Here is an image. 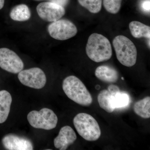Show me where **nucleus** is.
Returning a JSON list of instances; mask_svg holds the SVG:
<instances>
[{
  "mask_svg": "<svg viewBox=\"0 0 150 150\" xmlns=\"http://www.w3.org/2000/svg\"><path fill=\"white\" fill-rule=\"evenodd\" d=\"M10 16L15 21H25L30 18L31 13L27 5L20 4L16 6L12 9Z\"/></svg>",
  "mask_w": 150,
  "mask_h": 150,
  "instance_id": "nucleus-15",
  "label": "nucleus"
},
{
  "mask_svg": "<svg viewBox=\"0 0 150 150\" xmlns=\"http://www.w3.org/2000/svg\"><path fill=\"white\" fill-rule=\"evenodd\" d=\"M48 30L51 37L60 40L71 38L75 36L78 32L76 25L67 19H59L53 22L48 25Z\"/></svg>",
  "mask_w": 150,
  "mask_h": 150,
  "instance_id": "nucleus-6",
  "label": "nucleus"
},
{
  "mask_svg": "<svg viewBox=\"0 0 150 150\" xmlns=\"http://www.w3.org/2000/svg\"><path fill=\"white\" fill-rule=\"evenodd\" d=\"M0 67L8 72L16 74L23 69L24 64L15 52L2 48H0Z\"/></svg>",
  "mask_w": 150,
  "mask_h": 150,
  "instance_id": "nucleus-8",
  "label": "nucleus"
},
{
  "mask_svg": "<svg viewBox=\"0 0 150 150\" xmlns=\"http://www.w3.org/2000/svg\"><path fill=\"white\" fill-rule=\"evenodd\" d=\"M27 120L33 128L46 130L56 128L58 121L56 114L48 108H42L39 111H30L28 114Z\"/></svg>",
  "mask_w": 150,
  "mask_h": 150,
  "instance_id": "nucleus-5",
  "label": "nucleus"
},
{
  "mask_svg": "<svg viewBox=\"0 0 150 150\" xmlns=\"http://www.w3.org/2000/svg\"><path fill=\"white\" fill-rule=\"evenodd\" d=\"M36 10L40 18L48 22L56 21L65 14L64 7L51 2L40 3L37 6Z\"/></svg>",
  "mask_w": 150,
  "mask_h": 150,
  "instance_id": "nucleus-9",
  "label": "nucleus"
},
{
  "mask_svg": "<svg viewBox=\"0 0 150 150\" xmlns=\"http://www.w3.org/2000/svg\"><path fill=\"white\" fill-rule=\"evenodd\" d=\"M131 34L135 38L144 37L150 39V27L140 22L133 21L129 25Z\"/></svg>",
  "mask_w": 150,
  "mask_h": 150,
  "instance_id": "nucleus-14",
  "label": "nucleus"
},
{
  "mask_svg": "<svg viewBox=\"0 0 150 150\" xmlns=\"http://www.w3.org/2000/svg\"><path fill=\"white\" fill-rule=\"evenodd\" d=\"M18 77L23 85L36 89L43 88L46 82L45 73L39 68L22 70L19 73Z\"/></svg>",
  "mask_w": 150,
  "mask_h": 150,
  "instance_id": "nucleus-7",
  "label": "nucleus"
},
{
  "mask_svg": "<svg viewBox=\"0 0 150 150\" xmlns=\"http://www.w3.org/2000/svg\"><path fill=\"white\" fill-rule=\"evenodd\" d=\"M108 90L110 92V93L112 94L115 93L117 92L120 91V89L118 86L115 85H110L109 86L108 88Z\"/></svg>",
  "mask_w": 150,
  "mask_h": 150,
  "instance_id": "nucleus-23",
  "label": "nucleus"
},
{
  "mask_svg": "<svg viewBox=\"0 0 150 150\" xmlns=\"http://www.w3.org/2000/svg\"><path fill=\"white\" fill-rule=\"evenodd\" d=\"M95 74L98 79L106 83L116 82L119 77L118 71L115 69L107 65L97 67Z\"/></svg>",
  "mask_w": 150,
  "mask_h": 150,
  "instance_id": "nucleus-12",
  "label": "nucleus"
},
{
  "mask_svg": "<svg viewBox=\"0 0 150 150\" xmlns=\"http://www.w3.org/2000/svg\"><path fill=\"white\" fill-rule=\"evenodd\" d=\"M4 3L5 0H0V10L4 7Z\"/></svg>",
  "mask_w": 150,
  "mask_h": 150,
  "instance_id": "nucleus-24",
  "label": "nucleus"
},
{
  "mask_svg": "<svg viewBox=\"0 0 150 150\" xmlns=\"http://www.w3.org/2000/svg\"><path fill=\"white\" fill-rule=\"evenodd\" d=\"M86 50L88 58L97 63L107 61L112 56L110 41L107 38L98 33H93L89 37Z\"/></svg>",
  "mask_w": 150,
  "mask_h": 150,
  "instance_id": "nucleus-1",
  "label": "nucleus"
},
{
  "mask_svg": "<svg viewBox=\"0 0 150 150\" xmlns=\"http://www.w3.org/2000/svg\"><path fill=\"white\" fill-rule=\"evenodd\" d=\"M122 0H103L105 8L108 12L112 14L118 13L121 8Z\"/></svg>",
  "mask_w": 150,
  "mask_h": 150,
  "instance_id": "nucleus-20",
  "label": "nucleus"
},
{
  "mask_svg": "<svg viewBox=\"0 0 150 150\" xmlns=\"http://www.w3.org/2000/svg\"><path fill=\"white\" fill-rule=\"evenodd\" d=\"M122 79L123 80H124V78H123V77H122Z\"/></svg>",
  "mask_w": 150,
  "mask_h": 150,
  "instance_id": "nucleus-25",
  "label": "nucleus"
},
{
  "mask_svg": "<svg viewBox=\"0 0 150 150\" xmlns=\"http://www.w3.org/2000/svg\"><path fill=\"white\" fill-rule=\"evenodd\" d=\"M73 122L78 134L85 140L93 142L100 137L101 130L99 125L91 115L81 112L76 115Z\"/></svg>",
  "mask_w": 150,
  "mask_h": 150,
  "instance_id": "nucleus-3",
  "label": "nucleus"
},
{
  "mask_svg": "<svg viewBox=\"0 0 150 150\" xmlns=\"http://www.w3.org/2000/svg\"><path fill=\"white\" fill-rule=\"evenodd\" d=\"M150 0H144L141 4V8L142 11L146 13H149L150 11Z\"/></svg>",
  "mask_w": 150,
  "mask_h": 150,
  "instance_id": "nucleus-21",
  "label": "nucleus"
},
{
  "mask_svg": "<svg viewBox=\"0 0 150 150\" xmlns=\"http://www.w3.org/2000/svg\"><path fill=\"white\" fill-rule=\"evenodd\" d=\"M62 88L69 99L83 106H89L93 102L91 94L85 85L77 77L70 76L63 81Z\"/></svg>",
  "mask_w": 150,
  "mask_h": 150,
  "instance_id": "nucleus-2",
  "label": "nucleus"
},
{
  "mask_svg": "<svg viewBox=\"0 0 150 150\" xmlns=\"http://www.w3.org/2000/svg\"><path fill=\"white\" fill-rule=\"evenodd\" d=\"M78 2L91 13H98L102 7V0H78Z\"/></svg>",
  "mask_w": 150,
  "mask_h": 150,
  "instance_id": "nucleus-19",
  "label": "nucleus"
},
{
  "mask_svg": "<svg viewBox=\"0 0 150 150\" xmlns=\"http://www.w3.org/2000/svg\"><path fill=\"white\" fill-rule=\"evenodd\" d=\"M117 59L126 67H132L136 64L137 51L133 42L128 38L122 35L116 36L112 41Z\"/></svg>",
  "mask_w": 150,
  "mask_h": 150,
  "instance_id": "nucleus-4",
  "label": "nucleus"
},
{
  "mask_svg": "<svg viewBox=\"0 0 150 150\" xmlns=\"http://www.w3.org/2000/svg\"><path fill=\"white\" fill-rule=\"evenodd\" d=\"M112 94L108 90H103L98 96V101L100 107L109 113L115 110L112 106Z\"/></svg>",
  "mask_w": 150,
  "mask_h": 150,
  "instance_id": "nucleus-16",
  "label": "nucleus"
},
{
  "mask_svg": "<svg viewBox=\"0 0 150 150\" xmlns=\"http://www.w3.org/2000/svg\"><path fill=\"white\" fill-rule=\"evenodd\" d=\"M12 101L11 96L8 91H0V123L6 121L10 111Z\"/></svg>",
  "mask_w": 150,
  "mask_h": 150,
  "instance_id": "nucleus-13",
  "label": "nucleus"
},
{
  "mask_svg": "<svg viewBox=\"0 0 150 150\" xmlns=\"http://www.w3.org/2000/svg\"><path fill=\"white\" fill-rule=\"evenodd\" d=\"M51 2L55 3L64 7L68 4L69 0H49Z\"/></svg>",
  "mask_w": 150,
  "mask_h": 150,
  "instance_id": "nucleus-22",
  "label": "nucleus"
},
{
  "mask_svg": "<svg viewBox=\"0 0 150 150\" xmlns=\"http://www.w3.org/2000/svg\"><path fill=\"white\" fill-rule=\"evenodd\" d=\"M76 139V135L74 129L70 126H64L61 128L58 136L54 139V146L60 150H67Z\"/></svg>",
  "mask_w": 150,
  "mask_h": 150,
  "instance_id": "nucleus-11",
  "label": "nucleus"
},
{
  "mask_svg": "<svg viewBox=\"0 0 150 150\" xmlns=\"http://www.w3.org/2000/svg\"><path fill=\"white\" fill-rule=\"evenodd\" d=\"M35 1H40V0H35Z\"/></svg>",
  "mask_w": 150,
  "mask_h": 150,
  "instance_id": "nucleus-26",
  "label": "nucleus"
},
{
  "mask_svg": "<svg viewBox=\"0 0 150 150\" xmlns=\"http://www.w3.org/2000/svg\"><path fill=\"white\" fill-rule=\"evenodd\" d=\"M3 146L9 150H32L33 149L32 142L25 137L13 134L6 135L2 140Z\"/></svg>",
  "mask_w": 150,
  "mask_h": 150,
  "instance_id": "nucleus-10",
  "label": "nucleus"
},
{
  "mask_svg": "<svg viewBox=\"0 0 150 150\" xmlns=\"http://www.w3.org/2000/svg\"><path fill=\"white\" fill-rule=\"evenodd\" d=\"M112 94V104L114 109L128 106L130 102V98L128 94L120 91Z\"/></svg>",
  "mask_w": 150,
  "mask_h": 150,
  "instance_id": "nucleus-18",
  "label": "nucleus"
},
{
  "mask_svg": "<svg viewBox=\"0 0 150 150\" xmlns=\"http://www.w3.org/2000/svg\"><path fill=\"white\" fill-rule=\"evenodd\" d=\"M134 110L135 113L142 118H150V96L146 97L136 102L134 105Z\"/></svg>",
  "mask_w": 150,
  "mask_h": 150,
  "instance_id": "nucleus-17",
  "label": "nucleus"
}]
</instances>
